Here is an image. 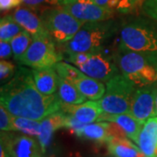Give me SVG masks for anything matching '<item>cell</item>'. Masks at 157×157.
Segmentation results:
<instances>
[{
    "label": "cell",
    "mask_w": 157,
    "mask_h": 157,
    "mask_svg": "<svg viewBox=\"0 0 157 157\" xmlns=\"http://www.w3.org/2000/svg\"><path fill=\"white\" fill-rule=\"evenodd\" d=\"M155 86V85L136 88L131 99L128 113L143 123L149 118L157 116L155 109L157 88Z\"/></svg>",
    "instance_id": "10"
},
{
    "label": "cell",
    "mask_w": 157,
    "mask_h": 157,
    "mask_svg": "<svg viewBox=\"0 0 157 157\" xmlns=\"http://www.w3.org/2000/svg\"><path fill=\"white\" fill-rule=\"evenodd\" d=\"M0 129L2 132L14 131L12 126V114L0 105Z\"/></svg>",
    "instance_id": "28"
},
{
    "label": "cell",
    "mask_w": 157,
    "mask_h": 157,
    "mask_svg": "<svg viewBox=\"0 0 157 157\" xmlns=\"http://www.w3.org/2000/svg\"><path fill=\"white\" fill-rule=\"evenodd\" d=\"M33 76L37 88L45 95L56 93L59 87V76L54 67L33 69Z\"/></svg>",
    "instance_id": "17"
},
{
    "label": "cell",
    "mask_w": 157,
    "mask_h": 157,
    "mask_svg": "<svg viewBox=\"0 0 157 157\" xmlns=\"http://www.w3.org/2000/svg\"><path fill=\"white\" fill-rule=\"evenodd\" d=\"M61 110L85 124L94 123L103 113L99 101H88L78 105H70L62 102Z\"/></svg>",
    "instance_id": "12"
},
{
    "label": "cell",
    "mask_w": 157,
    "mask_h": 157,
    "mask_svg": "<svg viewBox=\"0 0 157 157\" xmlns=\"http://www.w3.org/2000/svg\"><path fill=\"white\" fill-rule=\"evenodd\" d=\"M21 3L22 0H0V9L1 11H8L19 6Z\"/></svg>",
    "instance_id": "34"
},
{
    "label": "cell",
    "mask_w": 157,
    "mask_h": 157,
    "mask_svg": "<svg viewBox=\"0 0 157 157\" xmlns=\"http://www.w3.org/2000/svg\"><path fill=\"white\" fill-rule=\"evenodd\" d=\"M115 59L122 75L136 88L157 84V52L119 48Z\"/></svg>",
    "instance_id": "2"
},
{
    "label": "cell",
    "mask_w": 157,
    "mask_h": 157,
    "mask_svg": "<svg viewBox=\"0 0 157 157\" xmlns=\"http://www.w3.org/2000/svg\"><path fill=\"white\" fill-rule=\"evenodd\" d=\"M107 149L113 157H146L139 147L128 137H113L107 141Z\"/></svg>",
    "instance_id": "18"
},
{
    "label": "cell",
    "mask_w": 157,
    "mask_h": 157,
    "mask_svg": "<svg viewBox=\"0 0 157 157\" xmlns=\"http://www.w3.org/2000/svg\"><path fill=\"white\" fill-rule=\"evenodd\" d=\"M97 121H107L113 122L120 126L125 132L128 138L131 139L134 142L137 143L138 137L140 133L144 123L132 116L129 113H121V114H106L102 113Z\"/></svg>",
    "instance_id": "14"
},
{
    "label": "cell",
    "mask_w": 157,
    "mask_h": 157,
    "mask_svg": "<svg viewBox=\"0 0 157 157\" xmlns=\"http://www.w3.org/2000/svg\"><path fill=\"white\" fill-rule=\"evenodd\" d=\"M99 6L105 7L113 12L129 14L142 6L144 0H94Z\"/></svg>",
    "instance_id": "22"
},
{
    "label": "cell",
    "mask_w": 157,
    "mask_h": 157,
    "mask_svg": "<svg viewBox=\"0 0 157 157\" xmlns=\"http://www.w3.org/2000/svg\"><path fill=\"white\" fill-rule=\"evenodd\" d=\"M78 68L86 76L102 82H107L120 72L116 59L103 52L91 53L88 59Z\"/></svg>",
    "instance_id": "9"
},
{
    "label": "cell",
    "mask_w": 157,
    "mask_h": 157,
    "mask_svg": "<svg viewBox=\"0 0 157 157\" xmlns=\"http://www.w3.org/2000/svg\"><path fill=\"white\" fill-rule=\"evenodd\" d=\"M0 105L13 116L41 121L61 110L62 101L58 94H42L35 85L33 71L19 67L14 76L1 86Z\"/></svg>",
    "instance_id": "1"
},
{
    "label": "cell",
    "mask_w": 157,
    "mask_h": 157,
    "mask_svg": "<svg viewBox=\"0 0 157 157\" xmlns=\"http://www.w3.org/2000/svg\"><path fill=\"white\" fill-rule=\"evenodd\" d=\"M73 84L90 101H100L106 93V86L102 81L86 75L77 79Z\"/></svg>",
    "instance_id": "19"
},
{
    "label": "cell",
    "mask_w": 157,
    "mask_h": 157,
    "mask_svg": "<svg viewBox=\"0 0 157 157\" xmlns=\"http://www.w3.org/2000/svg\"><path fill=\"white\" fill-rule=\"evenodd\" d=\"M145 17H130L121 24L119 48L157 52V25Z\"/></svg>",
    "instance_id": "4"
},
{
    "label": "cell",
    "mask_w": 157,
    "mask_h": 157,
    "mask_svg": "<svg viewBox=\"0 0 157 157\" xmlns=\"http://www.w3.org/2000/svg\"><path fill=\"white\" fill-rule=\"evenodd\" d=\"M15 67L10 61L6 59L0 62V80L1 83L6 84L15 74Z\"/></svg>",
    "instance_id": "27"
},
{
    "label": "cell",
    "mask_w": 157,
    "mask_h": 157,
    "mask_svg": "<svg viewBox=\"0 0 157 157\" xmlns=\"http://www.w3.org/2000/svg\"><path fill=\"white\" fill-rule=\"evenodd\" d=\"M69 1H73V0H59V6H60L62 4H64V3L69 2Z\"/></svg>",
    "instance_id": "36"
},
{
    "label": "cell",
    "mask_w": 157,
    "mask_h": 157,
    "mask_svg": "<svg viewBox=\"0 0 157 157\" xmlns=\"http://www.w3.org/2000/svg\"><path fill=\"white\" fill-rule=\"evenodd\" d=\"M108 126L109 122L107 121H98L97 123L86 124L84 128L78 132L77 136L100 143H107L110 139Z\"/></svg>",
    "instance_id": "20"
},
{
    "label": "cell",
    "mask_w": 157,
    "mask_h": 157,
    "mask_svg": "<svg viewBox=\"0 0 157 157\" xmlns=\"http://www.w3.org/2000/svg\"><path fill=\"white\" fill-rule=\"evenodd\" d=\"M0 157H11L10 155L8 154V152L6 151V149L5 148L4 145L1 143L0 145Z\"/></svg>",
    "instance_id": "35"
},
{
    "label": "cell",
    "mask_w": 157,
    "mask_h": 157,
    "mask_svg": "<svg viewBox=\"0 0 157 157\" xmlns=\"http://www.w3.org/2000/svg\"><path fill=\"white\" fill-rule=\"evenodd\" d=\"M43 157H45V156H44V155H43Z\"/></svg>",
    "instance_id": "39"
},
{
    "label": "cell",
    "mask_w": 157,
    "mask_h": 157,
    "mask_svg": "<svg viewBox=\"0 0 157 157\" xmlns=\"http://www.w3.org/2000/svg\"><path fill=\"white\" fill-rule=\"evenodd\" d=\"M120 26L113 19L85 23L73 39L63 44L62 47L67 53L101 52Z\"/></svg>",
    "instance_id": "3"
},
{
    "label": "cell",
    "mask_w": 157,
    "mask_h": 157,
    "mask_svg": "<svg viewBox=\"0 0 157 157\" xmlns=\"http://www.w3.org/2000/svg\"><path fill=\"white\" fill-rule=\"evenodd\" d=\"M58 94L59 96L60 101L66 104L78 105L86 101V98L78 91V88L73 83L60 77L59 81Z\"/></svg>",
    "instance_id": "21"
},
{
    "label": "cell",
    "mask_w": 157,
    "mask_h": 157,
    "mask_svg": "<svg viewBox=\"0 0 157 157\" xmlns=\"http://www.w3.org/2000/svg\"><path fill=\"white\" fill-rule=\"evenodd\" d=\"M67 113L59 110L41 121V133L38 137L42 153L45 154L51 145L53 135L58 129L65 128Z\"/></svg>",
    "instance_id": "13"
},
{
    "label": "cell",
    "mask_w": 157,
    "mask_h": 157,
    "mask_svg": "<svg viewBox=\"0 0 157 157\" xmlns=\"http://www.w3.org/2000/svg\"><path fill=\"white\" fill-rule=\"evenodd\" d=\"M23 4L29 7H38L43 5L48 6H59V0H22Z\"/></svg>",
    "instance_id": "32"
},
{
    "label": "cell",
    "mask_w": 157,
    "mask_h": 157,
    "mask_svg": "<svg viewBox=\"0 0 157 157\" xmlns=\"http://www.w3.org/2000/svg\"><path fill=\"white\" fill-rule=\"evenodd\" d=\"M155 109H156V112H157V90H156V93H155Z\"/></svg>",
    "instance_id": "37"
},
{
    "label": "cell",
    "mask_w": 157,
    "mask_h": 157,
    "mask_svg": "<svg viewBox=\"0 0 157 157\" xmlns=\"http://www.w3.org/2000/svg\"><path fill=\"white\" fill-rule=\"evenodd\" d=\"M11 55H13V52H12L11 42L1 41L0 42V59H1V60L9 59L10 57H11Z\"/></svg>",
    "instance_id": "33"
},
{
    "label": "cell",
    "mask_w": 157,
    "mask_h": 157,
    "mask_svg": "<svg viewBox=\"0 0 157 157\" xmlns=\"http://www.w3.org/2000/svg\"><path fill=\"white\" fill-rule=\"evenodd\" d=\"M1 143L11 157H42L39 143L25 135L1 133Z\"/></svg>",
    "instance_id": "11"
},
{
    "label": "cell",
    "mask_w": 157,
    "mask_h": 157,
    "mask_svg": "<svg viewBox=\"0 0 157 157\" xmlns=\"http://www.w3.org/2000/svg\"><path fill=\"white\" fill-rule=\"evenodd\" d=\"M86 126V124L80 122L79 121H78L76 118L67 113V119H66V125H65V128H66L70 129L72 130L75 135H78V133L81 130V129L84 128Z\"/></svg>",
    "instance_id": "30"
},
{
    "label": "cell",
    "mask_w": 157,
    "mask_h": 157,
    "mask_svg": "<svg viewBox=\"0 0 157 157\" xmlns=\"http://www.w3.org/2000/svg\"><path fill=\"white\" fill-rule=\"evenodd\" d=\"M140 8L145 16L157 23V0H144Z\"/></svg>",
    "instance_id": "29"
},
{
    "label": "cell",
    "mask_w": 157,
    "mask_h": 157,
    "mask_svg": "<svg viewBox=\"0 0 157 157\" xmlns=\"http://www.w3.org/2000/svg\"><path fill=\"white\" fill-rule=\"evenodd\" d=\"M63 59V56L58 52L55 44L49 35L33 38V41L25 53L18 63L33 69L53 67Z\"/></svg>",
    "instance_id": "7"
},
{
    "label": "cell",
    "mask_w": 157,
    "mask_h": 157,
    "mask_svg": "<svg viewBox=\"0 0 157 157\" xmlns=\"http://www.w3.org/2000/svg\"><path fill=\"white\" fill-rule=\"evenodd\" d=\"M91 53L87 52H75V53H67V61L73 63L77 67L80 65H83L89 58Z\"/></svg>",
    "instance_id": "31"
},
{
    "label": "cell",
    "mask_w": 157,
    "mask_h": 157,
    "mask_svg": "<svg viewBox=\"0 0 157 157\" xmlns=\"http://www.w3.org/2000/svg\"><path fill=\"white\" fill-rule=\"evenodd\" d=\"M42 157H43V156H42Z\"/></svg>",
    "instance_id": "40"
},
{
    "label": "cell",
    "mask_w": 157,
    "mask_h": 157,
    "mask_svg": "<svg viewBox=\"0 0 157 157\" xmlns=\"http://www.w3.org/2000/svg\"><path fill=\"white\" fill-rule=\"evenodd\" d=\"M12 126L14 131H19L30 136L39 137L41 133V121L28 118L12 115Z\"/></svg>",
    "instance_id": "23"
},
{
    "label": "cell",
    "mask_w": 157,
    "mask_h": 157,
    "mask_svg": "<svg viewBox=\"0 0 157 157\" xmlns=\"http://www.w3.org/2000/svg\"><path fill=\"white\" fill-rule=\"evenodd\" d=\"M24 28L14 19L12 15H7L0 20V39L1 41L11 42Z\"/></svg>",
    "instance_id": "24"
},
{
    "label": "cell",
    "mask_w": 157,
    "mask_h": 157,
    "mask_svg": "<svg viewBox=\"0 0 157 157\" xmlns=\"http://www.w3.org/2000/svg\"><path fill=\"white\" fill-rule=\"evenodd\" d=\"M11 15L24 30L33 36V38L49 35L41 17L37 16L28 8H18Z\"/></svg>",
    "instance_id": "15"
},
{
    "label": "cell",
    "mask_w": 157,
    "mask_h": 157,
    "mask_svg": "<svg viewBox=\"0 0 157 157\" xmlns=\"http://www.w3.org/2000/svg\"><path fill=\"white\" fill-rule=\"evenodd\" d=\"M136 89L122 74H117L107 82L106 93L99 101L103 113L113 115L128 113L130 102Z\"/></svg>",
    "instance_id": "5"
},
{
    "label": "cell",
    "mask_w": 157,
    "mask_h": 157,
    "mask_svg": "<svg viewBox=\"0 0 157 157\" xmlns=\"http://www.w3.org/2000/svg\"><path fill=\"white\" fill-rule=\"evenodd\" d=\"M153 157H157V147L155 148V154H154V156Z\"/></svg>",
    "instance_id": "38"
},
{
    "label": "cell",
    "mask_w": 157,
    "mask_h": 157,
    "mask_svg": "<svg viewBox=\"0 0 157 157\" xmlns=\"http://www.w3.org/2000/svg\"><path fill=\"white\" fill-rule=\"evenodd\" d=\"M32 41H33V36L25 30H24L11 40V45L13 57L16 61H18V59L25 53Z\"/></svg>",
    "instance_id": "25"
},
{
    "label": "cell",
    "mask_w": 157,
    "mask_h": 157,
    "mask_svg": "<svg viewBox=\"0 0 157 157\" xmlns=\"http://www.w3.org/2000/svg\"><path fill=\"white\" fill-rule=\"evenodd\" d=\"M136 144L145 156H154L157 147V116L146 121L140 130Z\"/></svg>",
    "instance_id": "16"
},
{
    "label": "cell",
    "mask_w": 157,
    "mask_h": 157,
    "mask_svg": "<svg viewBox=\"0 0 157 157\" xmlns=\"http://www.w3.org/2000/svg\"><path fill=\"white\" fill-rule=\"evenodd\" d=\"M40 17L49 36L61 45L73 39L85 24L61 7L46 9Z\"/></svg>",
    "instance_id": "6"
},
{
    "label": "cell",
    "mask_w": 157,
    "mask_h": 157,
    "mask_svg": "<svg viewBox=\"0 0 157 157\" xmlns=\"http://www.w3.org/2000/svg\"><path fill=\"white\" fill-rule=\"evenodd\" d=\"M59 6L84 23L106 21L114 15L113 11L99 6L94 0H73Z\"/></svg>",
    "instance_id": "8"
},
{
    "label": "cell",
    "mask_w": 157,
    "mask_h": 157,
    "mask_svg": "<svg viewBox=\"0 0 157 157\" xmlns=\"http://www.w3.org/2000/svg\"><path fill=\"white\" fill-rule=\"evenodd\" d=\"M53 67L60 78L68 80L71 83H73L77 79L86 75L78 67H75L66 62H59Z\"/></svg>",
    "instance_id": "26"
}]
</instances>
